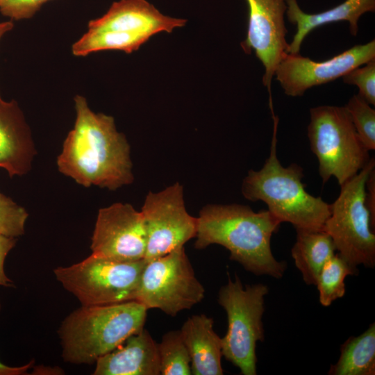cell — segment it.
<instances>
[{
  "instance_id": "3",
  "label": "cell",
  "mask_w": 375,
  "mask_h": 375,
  "mask_svg": "<svg viewBox=\"0 0 375 375\" xmlns=\"http://www.w3.org/2000/svg\"><path fill=\"white\" fill-rule=\"evenodd\" d=\"M147 310L137 301L81 306L58 328L63 360L72 364L95 362L144 329Z\"/></svg>"
},
{
  "instance_id": "10",
  "label": "cell",
  "mask_w": 375,
  "mask_h": 375,
  "mask_svg": "<svg viewBox=\"0 0 375 375\" xmlns=\"http://www.w3.org/2000/svg\"><path fill=\"white\" fill-rule=\"evenodd\" d=\"M146 234V262L184 247L196 237L197 218L185 206L183 185L176 182L149 192L141 208Z\"/></svg>"
},
{
  "instance_id": "5",
  "label": "cell",
  "mask_w": 375,
  "mask_h": 375,
  "mask_svg": "<svg viewBox=\"0 0 375 375\" xmlns=\"http://www.w3.org/2000/svg\"><path fill=\"white\" fill-rule=\"evenodd\" d=\"M308 137L319 162L323 183L334 176L340 185L370 160L344 107L320 106L310 110Z\"/></svg>"
},
{
  "instance_id": "29",
  "label": "cell",
  "mask_w": 375,
  "mask_h": 375,
  "mask_svg": "<svg viewBox=\"0 0 375 375\" xmlns=\"http://www.w3.org/2000/svg\"><path fill=\"white\" fill-rule=\"evenodd\" d=\"M366 204L371 215L372 227L375 226V170L370 172L366 182Z\"/></svg>"
},
{
  "instance_id": "20",
  "label": "cell",
  "mask_w": 375,
  "mask_h": 375,
  "mask_svg": "<svg viewBox=\"0 0 375 375\" xmlns=\"http://www.w3.org/2000/svg\"><path fill=\"white\" fill-rule=\"evenodd\" d=\"M331 375L375 374V324L362 334L349 338L341 347L338 362L328 371Z\"/></svg>"
},
{
  "instance_id": "32",
  "label": "cell",
  "mask_w": 375,
  "mask_h": 375,
  "mask_svg": "<svg viewBox=\"0 0 375 375\" xmlns=\"http://www.w3.org/2000/svg\"><path fill=\"white\" fill-rule=\"evenodd\" d=\"M0 309H1V305H0Z\"/></svg>"
},
{
  "instance_id": "30",
  "label": "cell",
  "mask_w": 375,
  "mask_h": 375,
  "mask_svg": "<svg viewBox=\"0 0 375 375\" xmlns=\"http://www.w3.org/2000/svg\"><path fill=\"white\" fill-rule=\"evenodd\" d=\"M34 362L30 361L28 363L20 367H10L4 365L0 361V375H22L26 374L28 370L32 367Z\"/></svg>"
},
{
  "instance_id": "17",
  "label": "cell",
  "mask_w": 375,
  "mask_h": 375,
  "mask_svg": "<svg viewBox=\"0 0 375 375\" xmlns=\"http://www.w3.org/2000/svg\"><path fill=\"white\" fill-rule=\"evenodd\" d=\"M288 20L296 24L297 31L288 44L287 53H299L301 44L315 28L332 22L347 21L351 35L356 36L360 17L367 12H374L375 0H345L342 3L322 12L309 14L303 12L297 0H285Z\"/></svg>"
},
{
  "instance_id": "4",
  "label": "cell",
  "mask_w": 375,
  "mask_h": 375,
  "mask_svg": "<svg viewBox=\"0 0 375 375\" xmlns=\"http://www.w3.org/2000/svg\"><path fill=\"white\" fill-rule=\"evenodd\" d=\"M273 121L269 156L260 170L248 172L242 185V195L251 201L265 202L277 219L292 224L295 229L322 230L331 215V204L306 190L299 165L285 167L281 164L276 155L278 119Z\"/></svg>"
},
{
  "instance_id": "16",
  "label": "cell",
  "mask_w": 375,
  "mask_h": 375,
  "mask_svg": "<svg viewBox=\"0 0 375 375\" xmlns=\"http://www.w3.org/2000/svg\"><path fill=\"white\" fill-rule=\"evenodd\" d=\"M94 375H158V344L143 329L95 362Z\"/></svg>"
},
{
  "instance_id": "2",
  "label": "cell",
  "mask_w": 375,
  "mask_h": 375,
  "mask_svg": "<svg viewBox=\"0 0 375 375\" xmlns=\"http://www.w3.org/2000/svg\"><path fill=\"white\" fill-rule=\"evenodd\" d=\"M194 247L219 244L230 251V259L256 275L280 278L286 263L278 261L271 238L281 224L268 210L253 211L241 204H208L199 212Z\"/></svg>"
},
{
  "instance_id": "7",
  "label": "cell",
  "mask_w": 375,
  "mask_h": 375,
  "mask_svg": "<svg viewBox=\"0 0 375 375\" xmlns=\"http://www.w3.org/2000/svg\"><path fill=\"white\" fill-rule=\"evenodd\" d=\"M267 285H243L238 276L228 278L218 294V303L225 310L228 329L222 338V356L244 375L256 374V343L264 339L262 322Z\"/></svg>"
},
{
  "instance_id": "9",
  "label": "cell",
  "mask_w": 375,
  "mask_h": 375,
  "mask_svg": "<svg viewBox=\"0 0 375 375\" xmlns=\"http://www.w3.org/2000/svg\"><path fill=\"white\" fill-rule=\"evenodd\" d=\"M205 289L197 279L184 247L146 262L135 301L175 317L202 301Z\"/></svg>"
},
{
  "instance_id": "24",
  "label": "cell",
  "mask_w": 375,
  "mask_h": 375,
  "mask_svg": "<svg viewBox=\"0 0 375 375\" xmlns=\"http://www.w3.org/2000/svg\"><path fill=\"white\" fill-rule=\"evenodd\" d=\"M365 147L375 149V110L360 95H353L344 106Z\"/></svg>"
},
{
  "instance_id": "18",
  "label": "cell",
  "mask_w": 375,
  "mask_h": 375,
  "mask_svg": "<svg viewBox=\"0 0 375 375\" xmlns=\"http://www.w3.org/2000/svg\"><path fill=\"white\" fill-rule=\"evenodd\" d=\"M181 334L191 360L194 375H222V338L213 330V319L194 315L184 322Z\"/></svg>"
},
{
  "instance_id": "14",
  "label": "cell",
  "mask_w": 375,
  "mask_h": 375,
  "mask_svg": "<svg viewBox=\"0 0 375 375\" xmlns=\"http://www.w3.org/2000/svg\"><path fill=\"white\" fill-rule=\"evenodd\" d=\"M186 22V19L163 15L146 0H119L103 16L90 20L88 27L138 34L150 39L160 32L172 33Z\"/></svg>"
},
{
  "instance_id": "28",
  "label": "cell",
  "mask_w": 375,
  "mask_h": 375,
  "mask_svg": "<svg viewBox=\"0 0 375 375\" xmlns=\"http://www.w3.org/2000/svg\"><path fill=\"white\" fill-rule=\"evenodd\" d=\"M15 244V238L0 234V285L6 287L13 285L12 281L5 274L4 262L8 253Z\"/></svg>"
},
{
  "instance_id": "27",
  "label": "cell",
  "mask_w": 375,
  "mask_h": 375,
  "mask_svg": "<svg viewBox=\"0 0 375 375\" xmlns=\"http://www.w3.org/2000/svg\"><path fill=\"white\" fill-rule=\"evenodd\" d=\"M49 1L51 0H0V12L12 21L28 19Z\"/></svg>"
},
{
  "instance_id": "12",
  "label": "cell",
  "mask_w": 375,
  "mask_h": 375,
  "mask_svg": "<svg viewBox=\"0 0 375 375\" xmlns=\"http://www.w3.org/2000/svg\"><path fill=\"white\" fill-rule=\"evenodd\" d=\"M90 248L92 253L115 260L144 259L146 234L141 212L123 203L99 209Z\"/></svg>"
},
{
  "instance_id": "25",
  "label": "cell",
  "mask_w": 375,
  "mask_h": 375,
  "mask_svg": "<svg viewBox=\"0 0 375 375\" xmlns=\"http://www.w3.org/2000/svg\"><path fill=\"white\" fill-rule=\"evenodd\" d=\"M28 217L23 207L0 192V234L12 238L23 235Z\"/></svg>"
},
{
  "instance_id": "31",
  "label": "cell",
  "mask_w": 375,
  "mask_h": 375,
  "mask_svg": "<svg viewBox=\"0 0 375 375\" xmlns=\"http://www.w3.org/2000/svg\"><path fill=\"white\" fill-rule=\"evenodd\" d=\"M13 27L14 24L12 20L0 22V40L2 37L6 33L10 31L13 28Z\"/></svg>"
},
{
  "instance_id": "23",
  "label": "cell",
  "mask_w": 375,
  "mask_h": 375,
  "mask_svg": "<svg viewBox=\"0 0 375 375\" xmlns=\"http://www.w3.org/2000/svg\"><path fill=\"white\" fill-rule=\"evenodd\" d=\"M162 375H190L191 360L180 330L166 333L158 344Z\"/></svg>"
},
{
  "instance_id": "8",
  "label": "cell",
  "mask_w": 375,
  "mask_h": 375,
  "mask_svg": "<svg viewBox=\"0 0 375 375\" xmlns=\"http://www.w3.org/2000/svg\"><path fill=\"white\" fill-rule=\"evenodd\" d=\"M146 261L123 262L91 253L85 259L53 270L56 279L81 306L135 301Z\"/></svg>"
},
{
  "instance_id": "1",
  "label": "cell",
  "mask_w": 375,
  "mask_h": 375,
  "mask_svg": "<svg viewBox=\"0 0 375 375\" xmlns=\"http://www.w3.org/2000/svg\"><path fill=\"white\" fill-rule=\"evenodd\" d=\"M74 101L76 119L57 158L59 172L85 188L115 190L132 183L130 145L114 118L92 111L81 95Z\"/></svg>"
},
{
  "instance_id": "6",
  "label": "cell",
  "mask_w": 375,
  "mask_h": 375,
  "mask_svg": "<svg viewBox=\"0 0 375 375\" xmlns=\"http://www.w3.org/2000/svg\"><path fill=\"white\" fill-rule=\"evenodd\" d=\"M374 165L373 158L340 185V194L331 204V215L322 228L339 255L354 267L375 265V235L366 204V182Z\"/></svg>"
},
{
  "instance_id": "19",
  "label": "cell",
  "mask_w": 375,
  "mask_h": 375,
  "mask_svg": "<svg viewBox=\"0 0 375 375\" xmlns=\"http://www.w3.org/2000/svg\"><path fill=\"white\" fill-rule=\"evenodd\" d=\"M296 231L297 239L292 248V257L304 282L316 285L322 269L335 255L336 248L331 238L323 230Z\"/></svg>"
},
{
  "instance_id": "26",
  "label": "cell",
  "mask_w": 375,
  "mask_h": 375,
  "mask_svg": "<svg viewBox=\"0 0 375 375\" xmlns=\"http://www.w3.org/2000/svg\"><path fill=\"white\" fill-rule=\"evenodd\" d=\"M342 79L345 83L356 85L358 94L370 105H375V59L353 69Z\"/></svg>"
},
{
  "instance_id": "13",
  "label": "cell",
  "mask_w": 375,
  "mask_h": 375,
  "mask_svg": "<svg viewBox=\"0 0 375 375\" xmlns=\"http://www.w3.org/2000/svg\"><path fill=\"white\" fill-rule=\"evenodd\" d=\"M246 1L249 9L248 28L241 47L246 53L254 51L263 65L262 83L269 94V105L272 106V78L288 47L284 21L287 4L285 0Z\"/></svg>"
},
{
  "instance_id": "11",
  "label": "cell",
  "mask_w": 375,
  "mask_h": 375,
  "mask_svg": "<svg viewBox=\"0 0 375 375\" xmlns=\"http://www.w3.org/2000/svg\"><path fill=\"white\" fill-rule=\"evenodd\" d=\"M375 59L374 40L324 61H314L298 53H286L275 70L285 94L301 97L306 90L342 77L353 69Z\"/></svg>"
},
{
  "instance_id": "21",
  "label": "cell",
  "mask_w": 375,
  "mask_h": 375,
  "mask_svg": "<svg viewBox=\"0 0 375 375\" xmlns=\"http://www.w3.org/2000/svg\"><path fill=\"white\" fill-rule=\"evenodd\" d=\"M149 40L145 36L130 33L88 29L72 44V52L78 57L103 50H119L131 53Z\"/></svg>"
},
{
  "instance_id": "15",
  "label": "cell",
  "mask_w": 375,
  "mask_h": 375,
  "mask_svg": "<svg viewBox=\"0 0 375 375\" xmlns=\"http://www.w3.org/2000/svg\"><path fill=\"white\" fill-rule=\"evenodd\" d=\"M36 153L31 128L18 103L0 97V167L10 177L24 175Z\"/></svg>"
},
{
  "instance_id": "22",
  "label": "cell",
  "mask_w": 375,
  "mask_h": 375,
  "mask_svg": "<svg viewBox=\"0 0 375 375\" xmlns=\"http://www.w3.org/2000/svg\"><path fill=\"white\" fill-rule=\"evenodd\" d=\"M358 272L356 267L350 265L339 254H335L324 265L316 282L320 303L328 306L333 301L342 297L346 292V277Z\"/></svg>"
}]
</instances>
